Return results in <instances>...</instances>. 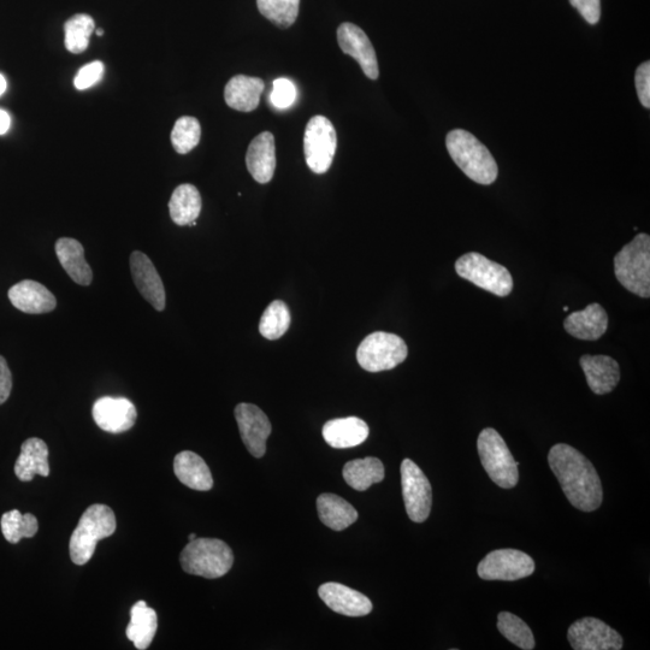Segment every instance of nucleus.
Listing matches in <instances>:
<instances>
[{"label": "nucleus", "mask_w": 650, "mask_h": 650, "mask_svg": "<svg viewBox=\"0 0 650 650\" xmlns=\"http://www.w3.org/2000/svg\"><path fill=\"white\" fill-rule=\"evenodd\" d=\"M338 147V135L333 123L324 116L312 117L304 135L305 159L313 173L322 175L332 167Z\"/></svg>", "instance_id": "obj_9"}, {"label": "nucleus", "mask_w": 650, "mask_h": 650, "mask_svg": "<svg viewBox=\"0 0 650 650\" xmlns=\"http://www.w3.org/2000/svg\"><path fill=\"white\" fill-rule=\"evenodd\" d=\"M338 41L342 52L356 59L370 80L378 79L380 69L376 52L362 28L353 23H342L338 29Z\"/></svg>", "instance_id": "obj_16"}, {"label": "nucleus", "mask_w": 650, "mask_h": 650, "mask_svg": "<svg viewBox=\"0 0 650 650\" xmlns=\"http://www.w3.org/2000/svg\"><path fill=\"white\" fill-rule=\"evenodd\" d=\"M246 165L253 179L258 183L273 180L276 169L275 138L270 132L259 134L252 140L246 153Z\"/></svg>", "instance_id": "obj_19"}, {"label": "nucleus", "mask_w": 650, "mask_h": 650, "mask_svg": "<svg viewBox=\"0 0 650 650\" xmlns=\"http://www.w3.org/2000/svg\"><path fill=\"white\" fill-rule=\"evenodd\" d=\"M570 3L590 25H596L600 21L601 0H570Z\"/></svg>", "instance_id": "obj_40"}, {"label": "nucleus", "mask_w": 650, "mask_h": 650, "mask_svg": "<svg viewBox=\"0 0 650 650\" xmlns=\"http://www.w3.org/2000/svg\"><path fill=\"white\" fill-rule=\"evenodd\" d=\"M11 389H13V375H11L7 360L0 356V405L9 399Z\"/></svg>", "instance_id": "obj_41"}, {"label": "nucleus", "mask_w": 650, "mask_h": 650, "mask_svg": "<svg viewBox=\"0 0 650 650\" xmlns=\"http://www.w3.org/2000/svg\"><path fill=\"white\" fill-rule=\"evenodd\" d=\"M342 475L348 486L358 492H365L372 484L384 480V466L380 459L374 457L356 459L345 465Z\"/></svg>", "instance_id": "obj_30"}, {"label": "nucleus", "mask_w": 650, "mask_h": 650, "mask_svg": "<svg viewBox=\"0 0 650 650\" xmlns=\"http://www.w3.org/2000/svg\"><path fill=\"white\" fill-rule=\"evenodd\" d=\"M370 430L363 419L346 417L333 419L324 424L323 437L330 447L336 449L352 448L368 439Z\"/></svg>", "instance_id": "obj_22"}, {"label": "nucleus", "mask_w": 650, "mask_h": 650, "mask_svg": "<svg viewBox=\"0 0 650 650\" xmlns=\"http://www.w3.org/2000/svg\"><path fill=\"white\" fill-rule=\"evenodd\" d=\"M297 99V88H295L292 81L288 79H277L274 81L273 92H271L270 100L275 108L280 110L288 109L292 106Z\"/></svg>", "instance_id": "obj_37"}, {"label": "nucleus", "mask_w": 650, "mask_h": 650, "mask_svg": "<svg viewBox=\"0 0 650 650\" xmlns=\"http://www.w3.org/2000/svg\"><path fill=\"white\" fill-rule=\"evenodd\" d=\"M15 474L22 482L32 481L37 475H50L49 448L43 440L33 437L22 443L21 454L15 464Z\"/></svg>", "instance_id": "obj_23"}, {"label": "nucleus", "mask_w": 650, "mask_h": 650, "mask_svg": "<svg viewBox=\"0 0 650 650\" xmlns=\"http://www.w3.org/2000/svg\"><path fill=\"white\" fill-rule=\"evenodd\" d=\"M406 342L398 335L376 332L364 339L357 351L360 366L369 372L392 370L407 358Z\"/></svg>", "instance_id": "obj_8"}, {"label": "nucleus", "mask_w": 650, "mask_h": 650, "mask_svg": "<svg viewBox=\"0 0 650 650\" xmlns=\"http://www.w3.org/2000/svg\"><path fill=\"white\" fill-rule=\"evenodd\" d=\"M257 7L265 19L286 29L298 19L300 0H257Z\"/></svg>", "instance_id": "obj_34"}, {"label": "nucleus", "mask_w": 650, "mask_h": 650, "mask_svg": "<svg viewBox=\"0 0 650 650\" xmlns=\"http://www.w3.org/2000/svg\"><path fill=\"white\" fill-rule=\"evenodd\" d=\"M11 127V118L7 111L0 109V135H5Z\"/></svg>", "instance_id": "obj_42"}, {"label": "nucleus", "mask_w": 650, "mask_h": 650, "mask_svg": "<svg viewBox=\"0 0 650 650\" xmlns=\"http://www.w3.org/2000/svg\"><path fill=\"white\" fill-rule=\"evenodd\" d=\"M235 419L247 451L254 458H262L267 452V441L271 434L268 416L256 405L239 404L235 407Z\"/></svg>", "instance_id": "obj_13"}, {"label": "nucleus", "mask_w": 650, "mask_h": 650, "mask_svg": "<svg viewBox=\"0 0 650 650\" xmlns=\"http://www.w3.org/2000/svg\"><path fill=\"white\" fill-rule=\"evenodd\" d=\"M94 422L106 433L121 434L134 427L138 412L126 398H100L92 409Z\"/></svg>", "instance_id": "obj_14"}, {"label": "nucleus", "mask_w": 650, "mask_h": 650, "mask_svg": "<svg viewBox=\"0 0 650 650\" xmlns=\"http://www.w3.org/2000/svg\"><path fill=\"white\" fill-rule=\"evenodd\" d=\"M477 449L490 480L504 489L517 486L518 463L498 431L493 428L482 430L478 436Z\"/></svg>", "instance_id": "obj_6"}, {"label": "nucleus", "mask_w": 650, "mask_h": 650, "mask_svg": "<svg viewBox=\"0 0 650 650\" xmlns=\"http://www.w3.org/2000/svg\"><path fill=\"white\" fill-rule=\"evenodd\" d=\"M567 638L575 650H620L624 643L616 630L592 617L573 623L567 631Z\"/></svg>", "instance_id": "obj_12"}, {"label": "nucleus", "mask_w": 650, "mask_h": 650, "mask_svg": "<svg viewBox=\"0 0 650 650\" xmlns=\"http://www.w3.org/2000/svg\"><path fill=\"white\" fill-rule=\"evenodd\" d=\"M174 472L182 484L198 492H208L214 487V478L208 464L202 457L191 451H183L176 455Z\"/></svg>", "instance_id": "obj_24"}, {"label": "nucleus", "mask_w": 650, "mask_h": 650, "mask_svg": "<svg viewBox=\"0 0 650 650\" xmlns=\"http://www.w3.org/2000/svg\"><path fill=\"white\" fill-rule=\"evenodd\" d=\"M401 486L407 514L412 522L424 523L433 504V489L428 477L410 459L401 463Z\"/></svg>", "instance_id": "obj_11"}, {"label": "nucleus", "mask_w": 650, "mask_h": 650, "mask_svg": "<svg viewBox=\"0 0 650 650\" xmlns=\"http://www.w3.org/2000/svg\"><path fill=\"white\" fill-rule=\"evenodd\" d=\"M103 34H104L103 29H98V31H97L98 37H102Z\"/></svg>", "instance_id": "obj_45"}, {"label": "nucleus", "mask_w": 650, "mask_h": 650, "mask_svg": "<svg viewBox=\"0 0 650 650\" xmlns=\"http://www.w3.org/2000/svg\"><path fill=\"white\" fill-rule=\"evenodd\" d=\"M105 67L103 62H91L79 70L75 76L74 86L76 90L86 91L88 88L96 86L103 79Z\"/></svg>", "instance_id": "obj_38"}, {"label": "nucleus", "mask_w": 650, "mask_h": 650, "mask_svg": "<svg viewBox=\"0 0 650 650\" xmlns=\"http://www.w3.org/2000/svg\"><path fill=\"white\" fill-rule=\"evenodd\" d=\"M180 561L183 571L189 575L215 579L232 569L234 554L226 542L197 537L183 549Z\"/></svg>", "instance_id": "obj_5"}, {"label": "nucleus", "mask_w": 650, "mask_h": 650, "mask_svg": "<svg viewBox=\"0 0 650 650\" xmlns=\"http://www.w3.org/2000/svg\"><path fill=\"white\" fill-rule=\"evenodd\" d=\"M567 333L579 340L596 341L605 335L608 316L600 304H590L583 311L573 312L565 319Z\"/></svg>", "instance_id": "obj_20"}, {"label": "nucleus", "mask_w": 650, "mask_h": 650, "mask_svg": "<svg viewBox=\"0 0 650 650\" xmlns=\"http://www.w3.org/2000/svg\"><path fill=\"white\" fill-rule=\"evenodd\" d=\"M169 211L171 220L177 226H191L202 212V197L198 188L189 183L177 187L171 195Z\"/></svg>", "instance_id": "obj_29"}, {"label": "nucleus", "mask_w": 650, "mask_h": 650, "mask_svg": "<svg viewBox=\"0 0 650 650\" xmlns=\"http://www.w3.org/2000/svg\"><path fill=\"white\" fill-rule=\"evenodd\" d=\"M291 325V312L281 300H275L264 311L259 332L268 340H277L287 333Z\"/></svg>", "instance_id": "obj_32"}, {"label": "nucleus", "mask_w": 650, "mask_h": 650, "mask_svg": "<svg viewBox=\"0 0 650 650\" xmlns=\"http://www.w3.org/2000/svg\"><path fill=\"white\" fill-rule=\"evenodd\" d=\"M195 539H197V535H195V534H191V535L188 536L189 541H193Z\"/></svg>", "instance_id": "obj_44"}, {"label": "nucleus", "mask_w": 650, "mask_h": 650, "mask_svg": "<svg viewBox=\"0 0 650 650\" xmlns=\"http://www.w3.org/2000/svg\"><path fill=\"white\" fill-rule=\"evenodd\" d=\"M319 519L335 531H342L357 522L358 512L345 499L335 494H322L317 499Z\"/></svg>", "instance_id": "obj_27"}, {"label": "nucleus", "mask_w": 650, "mask_h": 650, "mask_svg": "<svg viewBox=\"0 0 650 650\" xmlns=\"http://www.w3.org/2000/svg\"><path fill=\"white\" fill-rule=\"evenodd\" d=\"M56 254L65 273L80 286H90L93 273L86 262L84 246L78 240L62 238L56 242Z\"/></svg>", "instance_id": "obj_26"}, {"label": "nucleus", "mask_w": 650, "mask_h": 650, "mask_svg": "<svg viewBox=\"0 0 650 650\" xmlns=\"http://www.w3.org/2000/svg\"><path fill=\"white\" fill-rule=\"evenodd\" d=\"M565 312L569 311V307L565 306L563 309Z\"/></svg>", "instance_id": "obj_46"}, {"label": "nucleus", "mask_w": 650, "mask_h": 650, "mask_svg": "<svg viewBox=\"0 0 650 650\" xmlns=\"http://www.w3.org/2000/svg\"><path fill=\"white\" fill-rule=\"evenodd\" d=\"M635 85L644 108H650V63L644 62L636 70Z\"/></svg>", "instance_id": "obj_39"}, {"label": "nucleus", "mask_w": 650, "mask_h": 650, "mask_svg": "<svg viewBox=\"0 0 650 650\" xmlns=\"http://www.w3.org/2000/svg\"><path fill=\"white\" fill-rule=\"evenodd\" d=\"M614 273L617 280L629 292L638 297H650V238L638 234L630 244L614 257Z\"/></svg>", "instance_id": "obj_4"}, {"label": "nucleus", "mask_w": 650, "mask_h": 650, "mask_svg": "<svg viewBox=\"0 0 650 650\" xmlns=\"http://www.w3.org/2000/svg\"><path fill=\"white\" fill-rule=\"evenodd\" d=\"M7 91V80H5L4 75L0 74V97Z\"/></svg>", "instance_id": "obj_43"}, {"label": "nucleus", "mask_w": 650, "mask_h": 650, "mask_svg": "<svg viewBox=\"0 0 650 650\" xmlns=\"http://www.w3.org/2000/svg\"><path fill=\"white\" fill-rule=\"evenodd\" d=\"M158 629V617L155 610L139 601L130 610V623L126 634L135 648L145 650L151 646Z\"/></svg>", "instance_id": "obj_28"}, {"label": "nucleus", "mask_w": 650, "mask_h": 650, "mask_svg": "<svg viewBox=\"0 0 650 650\" xmlns=\"http://www.w3.org/2000/svg\"><path fill=\"white\" fill-rule=\"evenodd\" d=\"M498 629L508 641L524 650L535 648V638L529 625L510 612H501L498 617Z\"/></svg>", "instance_id": "obj_35"}, {"label": "nucleus", "mask_w": 650, "mask_h": 650, "mask_svg": "<svg viewBox=\"0 0 650 650\" xmlns=\"http://www.w3.org/2000/svg\"><path fill=\"white\" fill-rule=\"evenodd\" d=\"M446 145L454 163L472 181L492 185L498 179V164L475 135L463 129H454L448 133Z\"/></svg>", "instance_id": "obj_2"}, {"label": "nucleus", "mask_w": 650, "mask_h": 650, "mask_svg": "<svg viewBox=\"0 0 650 650\" xmlns=\"http://www.w3.org/2000/svg\"><path fill=\"white\" fill-rule=\"evenodd\" d=\"M202 137V127L197 118L183 116L176 121L171 132V143L180 155H186L197 147Z\"/></svg>", "instance_id": "obj_36"}, {"label": "nucleus", "mask_w": 650, "mask_h": 650, "mask_svg": "<svg viewBox=\"0 0 650 650\" xmlns=\"http://www.w3.org/2000/svg\"><path fill=\"white\" fill-rule=\"evenodd\" d=\"M535 563L527 553L517 549H498L478 564L477 573L484 581H518L533 575Z\"/></svg>", "instance_id": "obj_10"}, {"label": "nucleus", "mask_w": 650, "mask_h": 650, "mask_svg": "<svg viewBox=\"0 0 650 650\" xmlns=\"http://www.w3.org/2000/svg\"><path fill=\"white\" fill-rule=\"evenodd\" d=\"M116 527L115 513L109 506L96 504L88 507L70 539L69 551L73 563L80 566L87 564L96 552L97 543L114 535Z\"/></svg>", "instance_id": "obj_3"}, {"label": "nucleus", "mask_w": 650, "mask_h": 650, "mask_svg": "<svg viewBox=\"0 0 650 650\" xmlns=\"http://www.w3.org/2000/svg\"><path fill=\"white\" fill-rule=\"evenodd\" d=\"M455 271L462 279L498 297H507L512 292L513 279L510 271L480 253L464 254L455 263Z\"/></svg>", "instance_id": "obj_7"}, {"label": "nucleus", "mask_w": 650, "mask_h": 650, "mask_svg": "<svg viewBox=\"0 0 650 650\" xmlns=\"http://www.w3.org/2000/svg\"><path fill=\"white\" fill-rule=\"evenodd\" d=\"M8 295L17 310L29 315L51 312L57 306L55 295L37 281H21L9 289Z\"/></svg>", "instance_id": "obj_18"}, {"label": "nucleus", "mask_w": 650, "mask_h": 650, "mask_svg": "<svg viewBox=\"0 0 650 650\" xmlns=\"http://www.w3.org/2000/svg\"><path fill=\"white\" fill-rule=\"evenodd\" d=\"M130 271H132L135 286L143 298L161 312L167 304V294L161 276L153 265L152 260L145 253L135 251L129 258Z\"/></svg>", "instance_id": "obj_15"}, {"label": "nucleus", "mask_w": 650, "mask_h": 650, "mask_svg": "<svg viewBox=\"0 0 650 650\" xmlns=\"http://www.w3.org/2000/svg\"><path fill=\"white\" fill-rule=\"evenodd\" d=\"M588 386L595 394L604 395L611 393L620 380L619 364L608 356H589L585 354L579 360Z\"/></svg>", "instance_id": "obj_21"}, {"label": "nucleus", "mask_w": 650, "mask_h": 650, "mask_svg": "<svg viewBox=\"0 0 650 650\" xmlns=\"http://www.w3.org/2000/svg\"><path fill=\"white\" fill-rule=\"evenodd\" d=\"M265 84L262 79L236 75L224 88V99L229 108L251 112L258 108Z\"/></svg>", "instance_id": "obj_25"}, {"label": "nucleus", "mask_w": 650, "mask_h": 650, "mask_svg": "<svg viewBox=\"0 0 650 650\" xmlns=\"http://www.w3.org/2000/svg\"><path fill=\"white\" fill-rule=\"evenodd\" d=\"M0 525H2L5 540L14 543V545L22 539H31L37 535L39 529L38 519L34 514H22L17 510L4 513Z\"/></svg>", "instance_id": "obj_31"}, {"label": "nucleus", "mask_w": 650, "mask_h": 650, "mask_svg": "<svg viewBox=\"0 0 650 650\" xmlns=\"http://www.w3.org/2000/svg\"><path fill=\"white\" fill-rule=\"evenodd\" d=\"M319 598L330 610L346 617H364L372 611V602L357 590L344 584L329 582L318 589Z\"/></svg>", "instance_id": "obj_17"}, {"label": "nucleus", "mask_w": 650, "mask_h": 650, "mask_svg": "<svg viewBox=\"0 0 650 650\" xmlns=\"http://www.w3.org/2000/svg\"><path fill=\"white\" fill-rule=\"evenodd\" d=\"M548 463L573 507L583 512L598 510L604 500V490L598 471L581 452L558 443L549 451Z\"/></svg>", "instance_id": "obj_1"}, {"label": "nucleus", "mask_w": 650, "mask_h": 650, "mask_svg": "<svg viewBox=\"0 0 650 650\" xmlns=\"http://www.w3.org/2000/svg\"><path fill=\"white\" fill-rule=\"evenodd\" d=\"M94 20L90 15L78 14L65 22L64 44L67 50L72 53H82L90 45V39L94 31Z\"/></svg>", "instance_id": "obj_33"}]
</instances>
